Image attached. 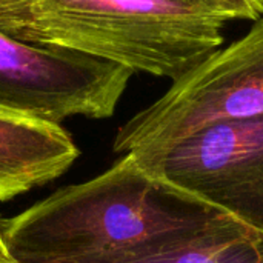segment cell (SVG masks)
<instances>
[{
    "label": "cell",
    "instance_id": "9",
    "mask_svg": "<svg viewBox=\"0 0 263 263\" xmlns=\"http://www.w3.org/2000/svg\"><path fill=\"white\" fill-rule=\"evenodd\" d=\"M0 263H15L14 259L11 257V254L8 253V248H6L3 236H2V230H0Z\"/></svg>",
    "mask_w": 263,
    "mask_h": 263
},
{
    "label": "cell",
    "instance_id": "8",
    "mask_svg": "<svg viewBox=\"0 0 263 263\" xmlns=\"http://www.w3.org/2000/svg\"><path fill=\"white\" fill-rule=\"evenodd\" d=\"M230 11L233 18L259 20L263 17V0H217Z\"/></svg>",
    "mask_w": 263,
    "mask_h": 263
},
{
    "label": "cell",
    "instance_id": "4",
    "mask_svg": "<svg viewBox=\"0 0 263 263\" xmlns=\"http://www.w3.org/2000/svg\"><path fill=\"white\" fill-rule=\"evenodd\" d=\"M129 156L153 177L263 233V114L210 123Z\"/></svg>",
    "mask_w": 263,
    "mask_h": 263
},
{
    "label": "cell",
    "instance_id": "2",
    "mask_svg": "<svg viewBox=\"0 0 263 263\" xmlns=\"http://www.w3.org/2000/svg\"><path fill=\"white\" fill-rule=\"evenodd\" d=\"M217 0H0V29L134 72L182 77L223 43Z\"/></svg>",
    "mask_w": 263,
    "mask_h": 263
},
{
    "label": "cell",
    "instance_id": "3",
    "mask_svg": "<svg viewBox=\"0 0 263 263\" xmlns=\"http://www.w3.org/2000/svg\"><path fill=\"white\" fill-rule=\"evenodd\" d=\"M263 114V17L227 48L173 80L170 89L117 133L120 154L165 148L220 120Z\"/></svg>",
    "mask_w": 263,
    "mask_h": 263
},
{
    "label": "cell",
    "instance_id": "6",
    "mask_svg": "<svg viewBox=\"0 0 263 263\" xmlns=\"http://www.w3.org/2000/svg\"><path fill=\"white\" fill-rule=\"evenodd\" d=\"M79 154L62 125L0 105V200L57 179Z\"/></svg>",
    "mask_w": 263,
    "mask_h": 263
},
{
    "label": "cell",
    "instance_id": "1",
    "mask_svg": "<svg viewBox=\"0 0 263 263\" xmlns=\"http://www.w3.org/2000/svg\"><path fill=\"white\" fill-rule=\"evenodd\" d=\"M234 220L153 177L129 154L0 220L15 263H111L159 240Z\"/></svg>",
    "mask_w": 263,
    "mask_h": 263
},
{
    "label": "cell",
    "instance_id": "7",
    "mask_svg": "<svg viewBox=\"0 0 263 263\" xmlns=\"http://www.w3.org/2000/svg\"><path fill=\"white\" fill-rule=\"evenodd\" d=\"M111 263H263V233L230 220L159 240Z\"/></svg>",
    "mask_w": 263,
    "mask_h": 263
},
{
    "label": "cell",
    "instance_id": "5",
    "mask_svg": "<svg viewBox=\"0 0 263 263\" xmlns=\"http://www.w3.org/2000/svg\"><path fill=\"white\" fill-rule=\"evenodd\" d=\"M133 74L119 63L0 29V105L14 111L59 125L77 116L106 119Z\"/></svg>",
    "mask_w": 263,
    "mask_h": 263
}]
</instances>
